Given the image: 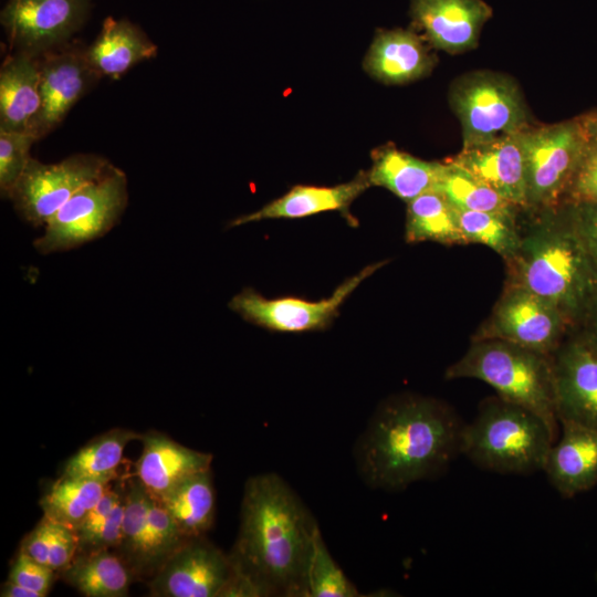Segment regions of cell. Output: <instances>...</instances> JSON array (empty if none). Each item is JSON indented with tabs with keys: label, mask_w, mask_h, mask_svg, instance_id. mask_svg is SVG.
Wrapping results in <instances>:
<instances>
[{
	"label": "cell",
	"mask_w": 597,
	"mask_h": 597,
	"mask_svg": "<svg viewBox=\"0 0 597 597\" xmlns=\"http://www.w3.org/2000/svg\"><path fill=\"white\" fill-rule=\"evenodd\" d=\"M463 426L439 399L413 394L390 397L356 441L359 476L367 486L385 491L438 476L461 453Z\"/></svg>",
	"instance_id": "6da1fadb"
},
{
	"label": "cell",
	"mask_w": 597,
	"mask_h": 597,
	"mask_svg": "<svg viewBox=\"0 0 597 597\" xmlns=\"http://www.w3.org/2000/svg\"><path fill=\"white\" fill-rule=\"evenodd\" d=\"M318 532L310 510L280 475H254L244 485L230 557L262 597H308L307 574Z\"/></svg>",
	"instance_id": "7a4b0ae2"
},
{
	"label": "cell",
	"mask_w": 597,
	"mask_h": 597,
	"mask_svg": "<svg viewBox=\"0 0 597 597\" xmlns=\"http://www.w3.org/2000/svg\"><path fill=\"white\" fill-rule=\"evenodd\" d=\"M545 210L505 261L506 285L523 287L555 305L569 322L597 293V262L575 219Z\"/></svg>",
	"instance_id": "3957f363"
},
{
	"label": "cell",
	"mask_w": 597,
	"mask_h": 597,
	"mask_svg": "<svg viewBox=\"0 0 597 597\" xmlns=\"http://www.w3.org/2000/svg\"><path fill=\"white\" fill-rule=\"evenodd\" d=\"M557 430L536 412L499 396L484 399L464 423L461 453L479 468L501 474L543 471Z\"/></svg>",
	"instance_id": "277c9868"
},
{
	"label": "cell",
	"mask_w": 597,
	"mask_h": 597,
	"mask_svg": "<svg viewBox=\"0 0 597 597\" xmlns=\"http://www.w3.org/2000/svg\"><path fill=\"white\" fill-rule=\"evenodd\" d=\"M444 377L481 380L499 397L536 412L557 430L553 355L496 338L472 339Z\"/></svg>",
	"instance_id": "5b68a950"
},
{
	"label": "cell",
	"mask_w": 597,
	"mask_h": 597,
	"mask_svg": "<svg viewBox=\"0 0 597 597\" xmlns=\"http://www.w3.org/2000/svg\"><path fill=\"white\" fill-rule=\"evenodd\" d=\"M127 202V177L122 169L111 165L50 218L33 245L39 253L51 254L103 237L118 222Z\"/></svg>",
	"instance_id": "8992f818"
},
{
	"label": "cell",
	"mask_w": 597,
	"mask_h": 597,
	"mask_svg": "<svg viewBox=\"0 0 597 597\" xmlns=\"http://www.w3.org/2000/svg\"><path fill=\"white\" fill-rule=\"evenodd\" d=\"M450 103L461 123L463 147L527 128L521 91L502 74L483 71L458 78L450 90Z\"/></svg>",
	"instance_id": "52a82bcc"
},
{
	"label": "cell",
	"mask_w": 597,
	"mask_h": 597,
	"mask_svg": "<svg viewBox=\"0 0 597 597\" xmlns=\"http://www.w3.org/2000/svg\"><path fill=\"white\" fill-rule=\"evenodd\" d=\"M525 164L527 208L551 209L575 178L588 147L582 124L575 122L526 128L521 133Z\"/></svg>",
	"instance_id": "ba28073f"
},
{
	"label": "cell",
	"mask_w": 597,
	"mask_h": 597,
	"mask_svg": "<svg viewBox=\"0 0 597 597\" xmlns=\"http://www.w3.org/2000/svg\"><path fill=\"white\" fill-rule=\"evenodd\" d=\"M111 165L95 154H74L54 164L31 157L10 200L23 220L34 227L45 226L78 189L103 175Z\"/></svg>",
	"instance_id": "9c48e42d"
},
{
	"label": "cell",
	"mask_w": 597,
	"mask_h": 597,
	"mask_svg": "<svg viewBox=\"0 0 597 597\" xmlns=\"http://www.w3.org/2000/svg\"><path fill=\"white\" fill-rule=\"evenodd\" d=\"M384 262L367 265L345 280L334 293L321 301L300 297L268 298L253 289H244L229 302V307L243 320L269 331L302 333L327 328L339 308L359 284L376 272Z\"/></svg>",
	"instance_id": "30bf717a"
},
{
	"label": "cell",
	"mask_w": 597,
	"mask_h": 597,
	"mask_svg": "<svg viewBox=\"0 0 597 597\" xmlns=\"http://www.w3.org/2000/svg\"><path fill=\"white\" fill-rule=\"evenodd\" d=\"M567 323L564 314L548 301L523 287L505 285L472 339L496 338L553 355Z\"/></svg>",
	"instance_id": "8fae6325"
},
{
	"label": "cell",
	"mask_w": 597,
	"mask_h": 597,
	"mask_svg": "<svg viewBox=\"0 0 597 597\" xmlns=\"http://www.w3.org/2000/svg\"><path fill=\"white\" fill-rule=\"evenodd\" d=\"M91 0H9L1 24L13 52L33 57L66 45L84 23Z\"/></svg>",
	"instance_id": "7c38bea8"
},
{
	"label": "cell",
	"mask_w": 597,
	"mask_h": 597,
	"mask_svg": "<svg viewBox=\"0 0 597 597\" xmlns=\"http://www.w3.org/2000/svg\"><path fill=\"white\" fill-rule=\"evenodd\" d=\"M235 575L230 557L205 536L188 538L149 580L154 597H222Z\"/></svg>",
	"instance_id": "4fadbf2b"
},
{
	"label": "cell",
	"mask_w": 597,
	"mask_h": 597,
	"mask_svg": "<svg viewBox=\"0 0 597 597\" xmlns=\"http://www.w3.org/2000/svg\"><path fill=\"white\" fill-rule=\"evenodd\" d=\"M41 104L28 133L45 137L101 78L86 59V48L64 45L39 57Z\"/></svg>",
	"instance_id": "5bb4252c"
},
{
	"label": "cell",
	"mask_w": 597,
	"mask_h": 597,
	"mask_svg": "<svg viewBox=\"0 0 597 597\" xmlns=\"http://www.w3.org/2000/svg\"><path fill=\"white\" fill-rule=\"evenodd\" d=\"M553 373L558 422L597 429V346L590 339L561 344Z\"/></svg>",
	"instance_id": "9a60e30c"
},
{
	"label": "cell",
	"mask_w": 597,
	"mask_h": 597,
	"mask_svg": "<svg viewBox=\"0 0 597 597\" xmlns=\"http://www.w3.org/2000/svg\"><path fill=\"white\" fill-rule=\"evenodd\" d=\"M521 133L463 147L451 161L519 208L527 209L526 164Z\"/></svg>",
	"instance_id": "2e32d148"
},
{
	"label": "cell",
	"mask_w": 597,
	"mask_h": 597,
	"mask_svg": "<svg viewBox=\"0 0 597 597\" xmlns=\"http://www.w3.org/2000/svg\"><path fill=\"white\" fill-rule=\"evenodd\" d=\"M410 15L434 48L458 53L476 45L492 10L483 0H411Z\"/></svg>",
	"instance_id": "e0dca14e"
},
{
	"label": "cell",
	"mask_w": 597,
	"mask_h": 597,
	"mask_svg": "<svg viewBox=\"0 0 597 597\" xmlns=\"http://www.w3.org/2000/svg\"><path fill=\"white\" fill-rule=\"evenodd\" d=\"M370 187L367 172L360 171L354 179L333 187L296 185L282 197L261 209L233 219L230 228L268 219H301L313 214L338 211L353 224L349 213L354 200Z\"/></svg>",
	"instance_id": "ac0fdd59"
},
{
	"label": "cell",
	"mask_w": 597,
	"mask_h": 597,
	"mask_svg": "<svg viewBox=\"0 0 597 597\" xmlns=\"http://www.w3.org/2000/svg\"><path fill=\"white\" fill-rule=\"evenodd\" d=\"M136 463L138 482L154 499H161L188 476L209 470L212 455L185 447L157 431L142 434Z\"/></svg>",
	"instance_id": "d6986e66"
},
{
	"label": "cell",
	"mask_w": 597,
	"mask_h": 597,
	"mask_svg": "<svg viewBox=\"0 0 597 597\" xmlns=\"http://www.w3.org/2000/svg\"><path fill=\"white\" fill-rule=\"evenodd\" d=\"M562 436L548 452L543 471L564 498L597 483V429L563 422Z\"/></svg>",
	"instance_id": "ffe728a7"
},
{
	"label": "cell",
	"mask_w": 597,
	"mask_h": 597,
	"mask_svg": "<svg viewBox=\"0 0 597 597\" xmlns=\"http://www.w3.org/2000/svg\"><path fill=\"white\" fill-rule=\"evenodd\" d=\"M433 56L410 30L379 31L365 57L364 69L385 84H404L427 75Z\"/></svg>",
	"instance_id": "44dd1931"
},
{
	"label": "cell",
	"mask_w": 597,
	"mask_h": 597,
	"mask_svg": "<svg viewBox=\"0 0 597 597\" xmlns=\"http://www.w3.org/2000/svg\"><path fill=\"white\" fill-rule=\"evenodd\" d=\"M157 45L128 20L105 19L86 59L100 76L121 77L134 65L157 55Z\"/></svg>",
	"instance_id": "7402d4cb"
},
{
	"label": "cell",
	"mask_w": 597,
	"mask_h": 597,
	"mask_svg": "<svg viewBox=\"0 0 597 597\" xmlns=\"http://www.w3.org/2000/svg\"><path fill=\"white\" fill-rule=\"evenodd\" d=\"M40 104L39 57L13 52L0 70V130L28 132Z\"/></svg>",
	"instance_id": "603a6c76"
},
{
	"label": "cell",
	"mask_w": 597,
	"mask_h": 597,
	"mask_svg": "<svg viewBox=\"0 0 597 597\" xmlns=\"http://www.w3.org/2000/svg\"><path fill=\"white\" fill-rule=\"evenodd\" d=\"M371 159L370 186L384 187L406 202L437 190L444 169L443 163L426 161L394 146L375 149Z\"/></svg>",
	"instance_id": "cb8c5ba5"
},
{
	"label": "cell",
	"mask_w": 597,
	"mask_h": 597,
	"mask_svg": "<svg viewBox=\"0 0 597 597\" xmlns=\"http://www.w3.org/2000/svg\"><path fill=\"white\" fill-rule=\"evenodd\" d=\"M59 573L65 583L86 597L127 596L135 577L125 562L109 549L77 553Z\"/></svg>",
	"instance_id": "d4e9b609"
},
{
	"label": "cell",
	"mask_w": 597,
	"mask_h": 597,
	"mask_svg": "<svg viewBox=\"0 0 597 597\" xmlns=\"http://www.w3.org/2000/svg\"><path fill=\"white\" fill-rule=\"evenodd\" d=\"M158 500L187 537H199L214 521V490L210 469L197 472Z\"/></svg>",
	"instance_id": "484cf974"
},
{
	"label": "cell",
	"mask_w": 597,
	"mask_h": 597,
	"mask_svg": "<svg viewBox=\"0 0 597 597\" xmlns=\"http://www.w3.org/2000/svg\"><path fill=\"white\" fill-rule=\"evenodd\" d=\"M407 203L405 239L408 243L465 244L457 209L440 191L425 192Z\"/></svg>",
	"instance_id": "4316f807"
},
{
	"label": "cell",
	"mask_w": 597,
	"mask_h": 597,
	"mask_svg": "<svg viewBox=\"0 0 597 597\" xmlns=\"http://www.w3.org/2000/svg\"><path fill=\"white\" fill-rule=\"evenodd\" d=\"M140 438L142 434L123 428L100 434L66 461L62 475L109 484L117 476L125 447Z\"/></svg>",
	"instance_id": "83f0119b"
},
{
	"label": "cell",
	"mask_w": 597,
	"mask_h": 597,
	"mask_svg": "<svg viewBox=\"0 0 597 597\" xmlns=\"http://www.w3.org/2000/svg\"><path fill=\"white\" fill-rule=\"evenodd\" d=\"M108 488L107 483L62 475L40 501L43 517L75 532Z\"/></svg>",
	"instance_id": "f1b7e54d"
},
{
	"label": "cell",
	"mask_w": 597,
	"mask_h": 597,
	"mask_svg": "<svg viewBox=\"0 0 597 597\" xmlns=\"http://www.w3.org/2000/svg\"><path fill=\"white\" fill-rule=\"evenodd\" d=\"M150 494L138 482L133 481L125 493L123 533L117 555L136 577H150L148 509Z\"/></svg>",
	"instance_id": "f546056e"
},
{
	"label": "cell",
	"mask_w": 597,
	"mask_h": 597,
	"mask_svg": "<svg viewBox=\"0 0 597 597\" xmlns=\"http://www.w3.org/2000/svg\"><path fill=\"white\" fill-rule=\"evenodd\" d=\"M437 190L461 210L496 212L516 217L520 209L453 161L444 164Z\"/></svg>",
	"instance_id": "4dcf8cb0"
},
{
	"label": "cell",
	"mask_w": 597,
	"mask_h": 597,
	"mask_svg": "<svg viewBox=\"0 0 597 597\" xmlns=\"http://www.w3.org/2000/svg\"><path fill=\"white\" fill-rule=\"evenodd\" d=\"M457 218L465 244L486 245L500 254L504 261L517 251L521 230L516 224V217L457 209Z\"/></svg>",
	"instance_id": "1f68e13d"
},
{
	"label": "cell",
	"mask_w": 597,
	"mask_h": 597,
	"mask_svg": "<svg viewBox=\"0 0 597 597\" xmlns=\"http://www.w3.org/2000/svg\"><path fill=\"white\" fill-rule=\"evenodd\" d=\"M308 597H358L355 585L334 561L321 531L314 542L307 574Z\"/></svg>",
	"instance_id": "d6a6232c"
},
{
	"label": "cell",
	"mask_w": 597,
	"mask_h": 597,
	"mask_svg": "<svg viewBox=\"0 0 597 597\" xmlns=\"http://www.w3.org/2000/svg\"><path fill=\"white\" fill-rule=\"evenodd\" d=\"M148 553L150 578L188 538L180 532L178 525L166 507L150 496L148 509Z\"/></svg>",
	"instance_id": "836d02e7"
},
{
	"label": "cell",
	"mask_w": 597,
	"mask_h": 597,
	"mask_svg": "<svg viewBox=\"0 0 597 597\" xmlns=\"http://www.w3.org/2000/svg\"><path fill=\"white\" fill-rule=\"evenodd\" d=\"M36 139L28 132L0 130V192L10 199L11 192L31 158Z\"/></svg>",
	"instance_id": "e575fe53"
},
{
	"label": "cell",
	"mask_w": 597,
	"mask_h": 597,
	"mask_svg": "<svg viewBox=\"0 0 597 597\" xmlns=\"http://www.w3.org/2000/svg\"><path fill=\"white\" fill-rule=\"evenodd\" d=\"M55 570L31 558L20 548L8 580L46 596L52 587Z\"/></svg>",
	"instance_id": "d590c367"
},
{
	"label": "cell",
	"mask_w": 597,
	"mask_h": 597,
	"mask_svg": "<svg viewBox=\"0 0 597 597\" xmlns=\"http://www.w3.org/2000/svg\"><path fill=\"white\" fill-rule=\"evenodd\" d=\"M124 512L125 493H123L104 522L90 536L78 543L77 553L117 548L122 540Z\"/></svg>",
	"instance_id": "8d00e7d4"
},
{
	"label": "cell",
	"mask_w": 597,
	"mask_h": 597,
	"mask_svg": "<svg viewBox=\"0 0 597 597\" xmlns=\"http://www.w3.org/2000/svg\"><path fill=\"white\" fill-rule=\"evenodd\" d=\"M77 548L76 533L66 526L51 522L49 567L56 573L61 572L73 561Z\"/></svg>",
	"instance_id": "74e56055"
},
{
	"label": "cell",
	"mask_w": 597,
	"mask_h": 597,
	"mask_svg": "<svg viewBox=\"0 0 597 597\" xmlns=\"http://www.w3.org/2000/svg\"><path fill=\"white\" fill-rule=\"evenodd\" d=\"M576 192L586 201L597 203V147L589 145L574 178Z\"/></svg>",
	"instance_id": "f35d334b"
},
{
	"label": "cell",
	"mask_w": 597,
	"mask_h": 597,
	"mask_svg": "<svg viewBox=\"0 0 597 597\" xmlns=\"http://www.w3.org/2000/svg\"><path fill=\"white\" fill-rule=\"evenodd\" d=\"M122 495L123 492L112 490L111 488L106 490L102 499L92 509V511L87 514L82 524L75 531L77 536V543L84 541L96 527H98L104 522V520L107 517V515L113 510Z\"/></svg>",
	"instance_id": "ab89813d"
},
{
	"label": "cell",
	"mask_w": 597,
	"mask_h": 597,
	"mask_svg": "<svg viewBox=\"0 0 597 597\" xmlns=\"http://www.w3.org/2000/svg\"><path fill=\"white\" fill-rule=\"evenodd\" d=\"M50 537L51 522L43 517L24 537L20 548L34 561L49 566Z\"/></svg>",
	"instance_id": "60d3db41"
},
{
	"label": "cell",
	"mask_w": 597,
	"mask_h": 597,
	"mask_svg": "<svg viewBox=\"0 0 597 597\" xmlns=\"http://www.w3.org/2000/svg\"><path fill=\"white\" fill-rule=\"evenodd\" d=\"M576 226L597 262V203L589 202L576 216Z\"/></svg>",
	"instance_id": "b9f144b4"
},
{
	"label": "cell",
	"mask_w": 597,
	"mask_h": 597,
	"mask_svg": "<svg viewBox=\"0 0 597 597\" xmlns=\"http://www.w3.org/2000/svg\"><path fill=\"white\" fill-rule=\"evenodd\" d=\"M2 597H41V595L32 589L18 585L13 582L8 580L2 590Z\"/></svg>",
	"instance_id": "7bdbcfd3"
},
{
	"label": "cell",
	"mask_w": 597,
	"mask_h": 597,
	"mask_svg": "<svg viewBox=\"0 0 597 597\" xmlns=\"http://www.w3.org/2000/svg\"><path fill=\"white\" fill-rule=\"evenodd\" d=\"M582 125L586 133L588 144L597 147V114L586 118Z\"/></svg>",
	"instance_id": "ee69618b"
},
{
	"label": "cell",
	"mask_w": 597,
	"mask_h": 597,
	"mask_svg": "<svg viewBox=\"0 0 597 597\" xmlns=\"http://www.w3.org/2000/svg\"><path fill=\"white\" fill-rule=\"evenodd\" d=\"M595 337L593 339H590L596 346H597V314H596V320H595Z\"/></svg>",
	"instance_id": "f6af8a7d"
},
{
	"label": "cell",
	"mask_w": 597,
	"mask_h": 597,
	"mask_svg": "<svg viewBox=\"0 0 597 597\" xmlns=\"http://www.w3.org/2000/svg\"><path fill=\"white\" fill-rule=\"evenodd\" d=\"M597 577V576H596Z\"/></svg>",
	"instance_id": "bcb514c9"
}]
</instances>
